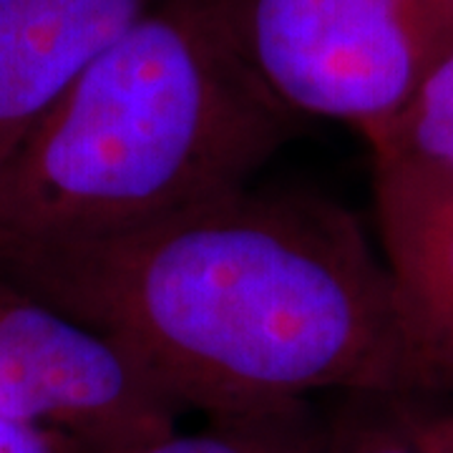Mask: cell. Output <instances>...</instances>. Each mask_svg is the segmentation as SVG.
Wrapping results in <instances>:
<instances>
[{
	"instance_id": "obj_1",
	"label": "cell",
	"mask_w": 453,
	"mask_h": 453,
	"mask_svg": "<svg viewBox=\"0 0 453 453\" xmlns=\"http://www.w3.org/2000/svg\"><path fill=\"white\" fill-rule=\"evenodd\" d=\"M0 275L204 413L340 390L413 401L453 371L345 207L242 187L79 242H0Z\"/></svg>"
},
{
	"instance_id": "obj_2",
	"label": "cell",
	"mask_w": 453,
	"mask_h": 453,
	"mask_svg": "<svg viewBox=\"0 0 453 453\" xmlns=\"http://www.w3.org/2000/svg\"><path fill=\"white\" fill-rule=\"evenodd\" d=\"M297 116L229 0H157L0 164V242L109 237L250 187Z\"/></svg>"
},
{
	"instance_id": "obj_3",
	"label": "cell",
	"mask_w": 453,
	"mask_h": 453,
	"mask_svg": "<svg viewBox=\"0 0 453 453\" xmlns=\"http://www.w3.org/2000/svg\"><path fill=\"white\" fill-rule=\"evenodd\" d=\"M252 71L297 119L363 136L453 50V0H229Z\"/></svg>"
},
{
	"instance_id": "obj_4",
	"label": "cell",
	"mask_w": 453,
	"mask_h": 453,
	"mask_svg": "<svg viewBox=\"0 0 453 453\" xmlns=\"http://www.w3.org/2000/svg\"><path fill=\"white\" fill-rule=\"evenodd\" d=\"M179 413L127 350L0 275V416L83 453H139Z\"/></svg>"
},
{
	"instance_id": "obj_5",
	"label": "cell",
	"mask_w": 453,
	"mask_h": 453,
	"mask_svg": "<svg viewBox=\"0 0 453 453\" xmlns=\"http://www.w3.org/2000/svg\"><path fill=\"white\" fill-rule=\"evenodd\" d=\"M157 0H0V164Z\"/></svg>"
},
{
	"instance_id": "obj_6",
	"label": "cell",
	"mask_w": 453,
	"mask_h": 453,
	"mask_svg": "<svg viewBox=\"0 0 453 453\" xmlns=\"http://www.w3.org/2000/svg\"><path fill=\"white\" fill-rule=\"evenodd\" d=\"M371 159L378 247L416 323L453 371V172Z\"/></svg>"
},
{
	"instance_id": "obj_7",
	"label": "cell",
	"mask_w": 453,
	"mask_h": 453,
	"mask_svg": "<svg viewBox=\"0 0 453 453\" xmlns=\"http://www.w3.org/2000/svg\"><path fill=\"white\" fill-rule=\"evenodd\" d=\"M327 423L308 398L207 413V423L174 431L139 453H320Z\"/></svg>"
},
{
	"instance_id": "obj_8",
	"label": "cell",
	"mask_w": 453,
	"mask_h": 453,
	"mask_svg": "<svg viewBox=\"0 0 453 453\" xmlns=\"http://www.w3.org/2000/svg\"><path fill=\"white\" fill-rule=\"evenodd\" d=\"M371 157L413 159L453 172V50L380 127L363 134Z\"/></svg>"
},
{
	"instance_id": "obj_9",
	"label": "cell",
	"mask_w": 453,
	"mask_h": 453,
	"mask_svg": "<svg viewBox=\"0 0 453 453\" xmlns=\"http://www.w3.org/2000/svg\"><path fill=\"white\" fill-rule=\"evenodd\" d=\"M357 405L327 421L320 453H436L428 421L405 413L408 398L356 395Z\"/></svg>"
},
{
	"instance_id": "obj_10",
	"label": "cell",
	"mask_w": 453,
	"mask_h": 453,
	"mask_svg": "<svg viewBox=\"0 0 453 453\" xmlns=\"http://www.w3.org/2000/svg\"><path fill=\"white\" fill-rule=\"evenodd\" d=\"M0 453H83L64 438L0 416Z\"/></svg>"
},
{
	"instance_id": "obj_11",
	"label": "cell",
	"mask_w": 453,
	"mask_h": 453,
	"mask_svg": "<svg viewBox=\"0 0 453 453\" xmlns=\"http://www.w3.org/2000/svg\"><path fill=\"white\" fill-rule=\"evenodd\" d=\"M428 431H431V441H434L436 453H453V416L451 418L428 421Z\"/></svg>"
}]
</instances>
